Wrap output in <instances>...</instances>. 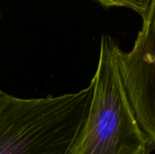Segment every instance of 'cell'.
Segmentation results:
<instances>
[{
	"label": "cell",
	"instance_id": "obj_1",
	"mask_svg": "<svg viewBox=\"0 0 155 154\" xmlns=\"http://www.w3.org/2000/svg\"><path fill=\"white\" fill-rule=\"evenodd\" d=\"M93 84L76 93L23 98L0 91V154H74Z\"/></svg>",
	"mask_w": 155,
	"mask_h": 154
},
{
	"label": "cell",
	"instance_id": "obj_2",
	"mask_svg": "<svg viewBox=\"0 0 155 154\" xmlns=\"http://www.w3.org/2000/svg\"><path fill=\"white\" fill-rule=\"evenodd\" d=\"M121 51L110 34L102 35L89 113L74 154H149L153 149L127 93Z\"/></svg>",
	"mask_w": 155,
	"mask_h": 154
},
{
	"label": "cell",
	"instance_id": "obj_5",
	"mask_svg": "<svg viewBox=\"0 0 155 154\" xmlns=\"http://www.w3.org/2000/svg\"><path fill=\"white\" fill-rule=\"evenodd\" d=\"M0 16H1V1H0Z\"/></svg>",
	"mask_w": 155,
	"mask_h": 154
},
{
	"label": "cell",
	"instance_id": "obj_3",
	"mask_svg": "<svg viewBox=\"0 0 155 154\" xmlns=\"http://www.w3.org/2000/svg\"><path fill=\"white\" fill-rule=\"evenodd\" d=\"M142 18L133 48L121 51L120 67L137 119L155 148V0Z\"/></svg>",
	"mask_w": 155,
	"mask_h": 154
},
{
	"label": "cell",
	"instance_id": "obj_4",
	"mask_svg": "<svg viewBox=\"0 0 155 154\" xmlns=\"http://www.w3.org/2000/svg\"><path fill=\"white\" fill-rule=\"evenodd\" d=\"M105 7H124L134 10L142 17L146 14L151 0H94Z\"/></svg>",
	"mask_w": 155,
	"mask_h": 154
}]
</instances>
